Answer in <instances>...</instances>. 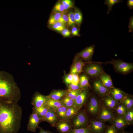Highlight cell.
Instances as JSON below:
<instances>
[{"mask_svg":"<svg viewBox=\"0 0 133 133\" xmlns=\"http://www.w3.org/2000/svg\"><path fill=\"white\" fill-rule=\"evenodd\" d=\"M61 17L65 24L68 23V15L63 13H61Z\"/></svg>","mask_w":133,"mask_h":133,"instance_id":"f6af8a7d","label":"cell"},{"mask_svg":"<svg viewBox=\"0 0 133 133\" xmlns=\"http://www.w3.org/2000/svg\"><path fill=\"white\" fill-rule=\"evenodd\" d=\"M104 101L106 106L110 108L113 109L117 106V101L112 97H108L104 100Z\"/></svg>","mask_w":133,"mask_h":133,"instance_id":"f1b7e54d","label":"cell"},{"mask_svg":"<svg viewBox=\"0 0 133 133\" xmlns=\"http://www.w3.org/2000/svg\"><path fill=\"white\" fill-rule=\"evenodd\" d=\"M57 22H60L65 24L61 17V13L56 12L51 15L49 19L48 23L49 25L52 26Z\"/></svg>","mask_w":133,"mask_h":133,"instance_id":"603a6c76","label":"cell"},{"mask_svg":"<svg viewBox=\"0 0 133 133\" xmlns=\"http://www.w3.org/2000/svg\"><path fill=\"white\" fill-rule=\"evenodd\" d=\"M68 89L72 90H75L81 89L80 87L79 84H75L71 83L68 85Z\"/></svg>","mask_w":133,"mask_h":133,"instance_id":"b9f144b4","label":"cell"},{"mask_svg":"<svg viewBox=\"0 0 133 133\" xmlns=\"http://www.w3.org/2000/svg\"><path fill=\"white\" fill-rule=\"evenodd\" d=\"M111 91V97L118 101L121 100L125 96L124 93L120 90L114 88Z\"/></svg>","mask_w":133,"mask_h":133,"instance_id":"7402d4cb","label":"cell"},{"mask_svg":"<svg viewBox=\"0 0 133 133\" xmlns=\"http://www.w3.org/2000/svg\"><path fill=\"white\" fill-rule=\"evenodd\" d=\"M127 109L122 103L118 105L116 109V112L120 115L123 116Z\"/></svg>","mask_w":133,"mask_h":133,"instance_id":"74e56055","label":"cell"},{"mask_svg":"<svg viewBox=\"0 0 133 133\" xmlns=\"http://www.w3.org/2000/svg\"><path fill=\"white\" fill-rule=\"evenodd\" d=\"M47 99V96H45L39 92H36L33 94L31 104L34 108H39L45 105Z\"/></svg>","mask_w":133,"mask_h":133,"instance_id":"52a82bcc","label":"cell"},{"mask_svg":"<svg viewBox=\"0 0 133 133\" xmlns=\"http://www.w3.org/2000/svg\"><path fill=\"white\" fill-rule=\"evenodd\" d=\"M88 92L86 89L82 90L75 100L74 106L79 110L84 105L86 101Z\"/></svg>","mask_w":133,"mask_h":133,"instance_id":"9c48e42d","label":"cell"},{"mask_svg":"<svg viewBox=\"0 0 133 133\" xmlns=\"http://www.w3.org/2000/svg\"><path fill=\"white\" fill-rule=\"evenodd\" d=\"M91 131L88 127L77 129H73L69 133H91Z\"/></svg>","mask_w":133,"mask_h":133,"instance_id":"836d02e7","label":"cell"},{"mask_svg":"<svg viewBox=\"0 0 133 133\" xmlns=\"http://www.w3.org/2000/svg\"><path fill=\"white\" fill-rule=\"evenodd\" d=\"M21 98L20 90L13 76L8 72L0 71V100L18 103Z\"/></svg>","mask_w":133,"mask_h":133,"instance_id":"7a4b0ae2","label":"cell"},{"mask_svg":"<svg viewBox=\"0 0 133 133\" xmlns=\"http://www.w3.org/2000/svg\"><path fill=\"white\" fill-rule=\"evenodd\" d=\"M61 3L63 5L65 10L73 7V3L70 0H64L62 1Z\"/></svg>","mask_w":133,"mask_h":133,"instance_id":"f35d334b","label":"cell"},{"mask_svg":"<svg viewBox=\"0 0 133 133\" xmlns=\"http://www.w3.org/2000/svg\"><path fill=\"white\" fill-rule=\"evenodd\" d=\"M123 116L128 125L132 124L133 121V111L132 109L127 110Z\"/></svg>","mask_w":133,"mask_h":133,"instance_id":"f546056e","label":"cell"},{"mask_svg":"<svg viewBox=\"0 0 133 133\" xmlns=\"http://www.w3.org/2000/svg\"><path fill=\"white\" fill-rule=\"evenodd\" d=\"M85 63L79 57L76 56L71 66L70 73L78 74L82 71L83 67L85 66Z\"/></svg>","mask_w":133,"mask_h":133,"instance_id":"ba28073f","label":"cell"},{"mask_svg":"<svg viewBox=\"0 0 133 133\" xmlns=\"http://www.w3.org/2000/svg\"><path fill=\"white\" fill-rule=\"evenodd\" d=\"M121 100V103L127 110L132 109L133 105V100L132 98L125 96Z\"/></svg>","mask_w":133,"mask_h":133,"instance_id":"d4e9b609","label":"cell"},{"mask_svg":"<svg viewBox=\"0 0 133 133\" xmlns=\"http://www.w3.org/2000/svg\"><path fill=\"white\" fill-rule=\"evenodd\" d=\"M124 133H127V132H126Z\"/></svg>","mask_w":133,"mask_h":133,"instance_id":"816d5d0a","label":"cell"},{"mask_svg":"<svg viewBox=\"0 0 133 133\" xmlns=\"http://www.w3.org/2000/svg\"><path fill=\"white\" fill-rule=\"evenodd\" d=\"M22 115L18 103L0 100V133H17L21 127Z\"/></svg>","mask_w":133,"mask_h":133,"instance_id":"6da1fadb","label":"cell"},{"mask_svg":"<svg viewBox=\"0 0 133 133\" xmlns=\"http://www.w3.org/2000/svg\"><path fill=\"white\" fill-rule=\"evenodd\" d=\"M122 1L120 0H106L105 1L104 4H106L108 7L107 14H108L112 10V6L115 4L120 2H122Z\"/></svg>","mask_w":133,"mask_h":133,"instance_id":"d6a6232c","label":"cell"},{"mask_svg":"<svg viewBox=\"0 0 133 133\" xmlns=\"http://www.w3.org/2000/svg\"><path fill=\"white\" fill-rule=\"evenodd\" d=\"M55 127L59 133H69L73 128L71 120L66 119L59 120Z\"/></svg>","mask_w":133,"mask_h":133,"instance_id":"5b68a950","label":"cell"},{"mask_svg":"<svg viewBox=\"0 0 133 133\" xmlns=\"http://www.w3.org/2000/svg\"><path fill=\"white\" fill-rule=\"evenodd\" d=\"M73 76L71 74L66 75L64 78V81L67 85H68L72 83L73 82Z\"/></svg>","mask_w":133,"mask_h":133,"instance_id":"ab89813d","label":"cell"},{"mask_svg":"<svg viewBox=\"0 0 133 133\" xmlns=\"http://www.w3.org/2000/svg\"><path fill=\"white\" fill-rule=\"evenodd\" d=\"M129 32H132L133 30V17L132 16L130 19V21L128 25Z\"/></svg>","mask_w":133,"mask_h":133,"instance_id":"ee69618b","label":"cell"},{"mask_svg":"<svg viewBox=\"0 0 133 133\" xmlns=\"http://www.w3.org/2000/svg\"><path fill=\"white\" fill-rule=\"evenodd\" d=\"M91 133H92V132H91Z\"/></svg>","mask_w":133,"mask_h":133,"instance_id":"f5cc1de1","label":"cell"},{"mask_svg":"<svg viewBox=\"0 0 133 133\" xmlns=\"http://www.w3.org/2000/svg\"><path fill=\"white\" fill-rule=\"evenodd\" d=\"M40 131L38 133H53L52 132L48 130H44L41 127H38Z\"/></svg>","mask_w":133,"mask_h":133,"instance_id":"7dc6e473","label":"cell"},{"mask_svg":"<svg viewBox=\"0 0 133 133\" xmlns=\"http://www.w3.org/2000/svg\"><path fill=\"white\" fill-rule=\"evenodd\" d=\"M60 101L63 106L67 108L74 106V101L66 95Z\"/></svg>","mask_w":133,"mask_h":133,"instance_id":"484cf974","label":"cell"},{"mask_svg":"<svg viewBox=\"0 0 133 133\" xmlns=\"http://www.w3.org/2000/svg\"><path fill=\"white\" fill-rule=\"evenodd\" d=\"M100 81L107 88H114L112 79L107 74L102 73L100 76Z\"/></svg>","mask_w":133,"mask_h":133,"instance_id":"ffe728a7","label":"cell"},{"mask_svg":"<svg viewBox=\"0 0 133 133\" xmlns=\"http://www.w3.org/2000/svg\"><path fill=\"white\" fill-rule=\"evenodd\" d=\"M67 109L66 107L62 106L54 111L59 120L66 119V114Z\"/></svg>","mask_w":133,"mask_h":133,"instance_id":"83f0119b","label":"cell"},{"mask_svg":"<svg viewBox=\"0 0 133 133\" xmlns=\"http://www.w3.org/2000/svg\"><path fill=\"white\" fill-rule=\"evenodd\" d=\"M61 33L62 35L64 36H68L70 35L68 34L67 32L65 31L64 30H63L61 32Z\"/></svg>","mask_w":133,"mask_h":133,"instance_id":"681fc988","label":"cell"},{"mask_svg":"<svg viewBox=\"0 0 133 133\" xmlns=\"http://www.w3.org/2000/svg\"><path fill=\"white\" fill-rule=\"evenodd\" d=\"M47 97V99L45 105L48 107L49 109L54 111L60 107L63 106L60 100H54Z\"/></svg>","mask_w":133,"mask_h":133,"instance_id":"ac0fdd59","label":"cell"},{"mask_svg":"<svg viewBox=\"0 0 133 133\" xmlns=\"http://www.w3.org/2000/svg\"><path fill=\"white\" fill-rule=\"evenodd\" d=\"M72 119L71 122L74 128H80L88 127L87 116L83 112H78Z\"/></svg>","mask_w":133,"mask_h":133,"instance_id":"3957f363","label":"cell"},{"mask_svg":"<svg viewBox=\"0 0 133 133\" xmlns=\"http://www.w3.org/2000/svg\"><path fill=\"white\" fill-rule=\"evenodd\" d=\"M54 11L56 12L63 13L65 10L64 6L61 2H58L55 5Z\"/></svg>","mask_w":133,"mask_h":133,"instance_id":"d590c367","label":"cell"},{"mask_svg":"<svg viewBox=\"0 0 133 133\" xmlns=\"http://www.w3.org/2000/svg\"><path fill=\"white\" fill-rule=\"evenodd\" d=\"M89 112L93 115H95L98 112L99 110V106L97 99L94 97H92L90 100L88 106Z\"/></svg>","mask_w":133,"mask_h":133,"instance_id":"e0dca14e","label":"cell"},{"mask_svg":"<svg viewBox=\"0 0 133 133\" xmlns=\"http://www.w3.org/2000/svg\"><path fill=\"white\" fill-rule=\"evenodd\" d=\"M71 33L74 35H79V30L77 27H73L72 28Z\"/></svg>","mask_w":133,"mask_h":133,"instance_id":"bcb514c9","label":"cell"},{"mask_svg":"<svg viewBox=\"0 0 133 133\" xmlns=\"http://www.w3.org/2000/svg\"><path fill=\"white\" fill-rule=\"evenodd\" d=\"M65 25L60 22H57L51 26L52 28L54 30L59 32H61L65 29Z\"/></svg>","mask_w":133,"mask_h":133,"instance_id":"e575fe53","label":"cell"},{"mask_svg":"<svg viewBox=\"0 0 133 133\" xmlns=\"http://www.w3.org/2000/svg\"><path fill=\"white\" fill-rule=\"evenodd\" d=\"M79 84L81 90L85 89L87 87H90L88 78L85 75H82L80 77Z\"/></svg>","mask_w":133,"mask_h":133,"instance_id":"4316f807","label":"cell"},{"mask_svg":"<svg viewBox=\"0 0 133 133\" xmlns=\"http://www.w3.org/2000/svg\"><path fill=\"white\" fill-rule=\"evenodd\" d=\"M113 64L117 71L124 74L130 72L133 69V66L132 64L122 61H115L113 62Z\"/></svg>","mask_w":133,"mask_h":133,"instance_id":"8992f818","label":"cell"},{"mask_svg":"<svg viewBox=\"0 0 133 133\" xmlns=\"http://www.w3.org/2000/svg\"><path fill=\"white\" fill-rule=\"evenodd\" d=\"M113 118V114L109 110L105 107L102 108L99 115V118L101 121H110Z\"/></svg>","mask_w":133,"mask_h":133,"instance_id":"9a60e30c","label":"cell"},{"mask_svg":"<svg viewBox=\"0 0 133 133\" xmlns=\"http://www.w3.org/2000/svg\"><path fill=\"white\" fill-rule=\"evenodd\" d=\"M127 5L130 9H132L133 7V0H128L127 2Z\"/></svg>","mask_w":133,"mask_h":133,"instance_id":"c3c4849f","label":"cell"},{"mask_svg":"<svg viewBox=\"0 0 133 133\" xmlns=\"http://www.w3.org/2000/svg\"><path fill=\"white\" fill-rule=\"evenodd\" d=\"M74 15L75 23L78 25H80L83 19L82 13L78 9L75 8L74 12Z\"/></svg>","mask_w":133,"mask_h":133,"instance_id":"4dcf8cb0","label":"cell"},{"mask_svg":"<svg viewBox=\"0 0 133 133\" xmlns=\"http://www.w3.org/2000/svg\"><path fill=\"white\" fill-rule=\"evenodd\" d=\"M84 71L88 75L94 77L100 75L102 72L101 67L98 65L95 64L88 65L85 68Z\"/></svg>","mask_w":133,"mask_h":133,"instance_id":"8fae6325","label":"cell"},{"mask_svg":"<svg viewBox=\"0 0 133 133\" xmlns=\"http://www.w3.org/2000/svg\"><path fill=\"white\" fill-rule=\"evenodd\" d=\"M82 90H72L68 89L67 90L66 95L74 101L77 97L80 92Z\"/></svg>","mask_w":133,"mask_h":133,"instance_id":"1f68e13d","label":"cell"},{"mask_svg":"<svg viewBox=\"0 0 133 133\" xmlns=\"http://www.w3.org/2000/svg\"><path fill=\"white\" fill-rule=\"evenodd\" d=\"M79 110L74 106L67 108L66 114V119L70 120L72 119L77 115Z\"/></svg>","mask_w":133,"mask_h":133,"instance_id":"cb8c5ba5","label":"cell"},{"mask_svg":"<svg viewBox=\"0 0 133 133\" xmlns=\"http://www.w3.org/2000/svg\"><path fill=\"white\" fill-rule=\"evenodd\" d=\"M67 15L68 17V25L69 26H72L75 23L74 12L73 11L70 12Z\"/></svg>","mask_w":133,"mask_h":133,"instance_id":"8d00e7d4","label":"cell"},{"mask_svg":"<svg viewBox=\"0 0 133 133\" xmlns=\"http://www.w3.org/2000/svg\"><path fill=\"white\" fill-rule=\"evenodd\" d=\"M88 127L93 133H103L105 129L104 124L101 120L92 121Z\"/></svg>","mask_w":133,"mask_h":133,"instance_id":"30bf717a","label":"cell"},{"mask_svg":"<svg viewBox=\"0 0 133 133\" xmlns=\"http://www.w3.org/2000/svg\"><path fill=\"white\" fill-rule=\"evenodd\" d=\"M66 92L67 90H54L47 96L49 98L54 100H60L66 95Z\"/></svg>","mask_w":133,"mask_h":133,"instance_id":"2e32d148","label":"cell"},{"mask_svg":"<svg viewBox=\"0 0 133 133\" xmlns=\"http://www.w3.org/2000/svg\"><path fill=\"white\" fill-rule=\"evenodd\" d=\"M94 45L87 47L78 53L77 56L81 58L83 60L89 61L92 58L94 52Z\"/></svg>","mask_w":133,"mask_h":133,"instance_id":"7c38bea8","label":"cell"},{"mask_svg":"<svg viewBox=\"0 0 133 133\" xmlns=\"http://www.w3.org/2000/svg\"><path fill=\"white\" fill-rule=\"evenodd\" d=\"M94 87L95 91L100 95H105L108 92V88L103 84L100 81H95L94 83Z\"/></svg>","mask_w":133,"mask_h":133,"instance_id":"d6986e66","label":"cell"},{"mask_svg":"<svg viewBox=\"0 0 133 133\" xmlns=\"http://www.w3.org/2000/svg\"><path fill=\"white\" fill-rule=\"evenodd\" d=\"M104 131V133H118L117 130L113 125L107 126Z\"/></svg>","mask_w":133,"mask_h":133,"instance_id":"60d3db41","label":"cell"},{"mask_svg":"<svg viewBox=\"0 0 133 133\" xmlns=\"http://www.w3.org/2000/svg\"><path fill=\"white\" fill-rule=\"evenodd\" d=\"M33 107L39 117L41 122L44 121L45 116L49 110L48 107L45 105L39 108Z\"/></svg>","mask_w":133,"mask_h":133,"instance_id":"44dd1931","label":"cell"},{"mask_svg":"<svg viewBox=\"0 0 133 133\" xmlns=\"http://www.w3.org/2000/svg\"><path fill=\"white\" fill-rule=\"evenodd\" d=\"M113 126L117 130L122 129L126 127L128 124L124 117L120 115L113 118Z\"/></svg>","mask_w":133,"mask_h":133,"instance_id":"5bb4252c","label":"cell"},{"mask_svg":"<svg viewBox=\"0 0 133 133\" xmlns=\"http://www.w3.org/2000/svg\"><path fill=\"white\" fill-rule=\"evenodd\" d=\"M73 76V82L72 83L75 84H79V78L78 74H72Z\"/></svg>","mask_w":133,"mask_h":133,"instance_id":"7bdbcfd3","label":"cell"},{"mask_svg":"<svg viewBox=\"0 0 133 133\" xmlns=\"http://www.w3.org/2000/svg\"><path fill=\"white\" fill-rule=\"evenodd\" d=\"M58 120L55 112L53 110L49 109L45 116L44 121L47 122L51 126L54 127Z\"/></svg>","mask_w":133,"mask_h":133,"instance_id":"4fadbf2b","label":"cell"},{"mask_svg":"<svg viewBox=\"0 0 133 133\" xmlns=\"http://www.w3.org/2000/svg\"><path fill=\"white\" fill-rule=\"evenodd\" d=\"M64 30L67 32L68 34L70 35V31L67 29H64Z\"/></svg>","mask_w":133,"mask_h":133,"instance_id":"f907efd6","label":"cell"},{"mask_svg":"<svg viewBox=\"0 0 133 133\" xmlns=\"http://www.w3.org/2000/svg\"><path fill=\"white\" fill-rule=\"evenodd\" d=\"M32 111L29 117L28 122L27 126V131L33 132H35L38 125L41 122L40 120L35 111L33 107Z\"/></svg>","mask_w":133,"mask_h":133,"instance_id":"277c9868","label":"cell"}]
</instances>
